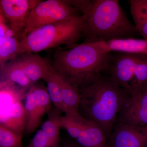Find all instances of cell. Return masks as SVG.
Returning a JSON list of instances; mask_svg holds the SVG:
<instances>
[{
    "label": "cell",
    "instance_id": "ac0fdd59",
    "mask_svg": "<svg viewBox=\"0 0 147 147\" xmlns=\"http://www.w3.org/2000/svg\"><path fill=\"white\" fill-rule=\"evenodd\" d=\"M43 80L46 82V89L54 107L65 114V110L59 77L57 74L55 72L52 66Z\"/></svg>",
    "mask_w": 147,
    "mask_h": 147
},
{
    "label": "cell",
    "instance_id": "3957f363",
    "mask_svg": "<svg viewBox=\"0 0 147 147\" xmlns=\"http://www.w3.org/2000/svg\"><path fill=\"white\" fill-rule=\"evenodd\" d=\"M80 92L79 114L97 125L108 140L129 94L110 79L100 76Z\"/></svg>",
    "mask_w": 147,
    "mask_h": 147
},
{
    "label": "cell",
    "instance_id": "9c48e42d",
    "mask_svg": "<svg viewBox=\"0 0 147 147\" xmlns=\"http://www.w3.org/2000/svg\"><path fill=\"white\" fill-rule=\"evenodd\" d=\"M37 0H1V15L8 21L11 29L20 38L26 27L28 17Z\"/></svg>",
    "mask_w": 147,
    "mask_h": 147
},
{
    "label": "cell",
    "instance_id": "44dd1931",
    "mask_svg": "<svg viewBox=\"0 0 147 147\" xmlns=\"http://www.w3.org/2000/svg\"><path fill=\"white\" fill-rule=\"evenodd\" d=\"M23 136L0 125V147H23Z\"/></svg>",
    "mask_w": 147,
    "mask_h": 147
},
{
    "label": "cell",
    "instance_id": "603a6c76",
    "mask_svg": "<svg viewBox=\"0 0 147 147\" xmlns=\"http://www.w3.org/2000/svg\"><path fill=\"white\" fill-rule=\"evenodd\" d=\"M60 147H82L74 141V142H66L61 146Z\"/></svg>",
    "mask_w": 147,
    "mask_h": 147
},
{
    "label": "cell",
    "instance_id": "2e32d148",
    "mask_svg": "<svg viewBox=\"0 0 147 147\" xmlns=\"http://www.w3.org/2000/svg\"><path fill=\"white\" fill-rule=\"evenodd\" d=\"M58 75L65 108V113L64 114L74 117H80L81 116L79 113L81 97L80 90L71 83L59 74Z\"/></svg>",
    "mask_w": 147,
    "mask_h": 147
},
{
    "label": "cell",
    "instance_id": "7a4b0ae2",
    "mask_svg": "<svg viewBox=\"0 0 147 147\" xmlns=\"http://www.w3.org/2000/svg\"><path fill=\"white\" fill-rule=\"evenodd\" d=\"M110 53L85 42L55 53L52 65L55 72L81 89L91 84L100 76V71L110 65Z\"/></svg>",
    "mask_w": 147,
    "mask_h": 147
},
{
    "label": "cell",
    "instance_id": "ba28073f",
    "mask_svg": "<svg viewBox=\"0 0 147 147\" xmlns=\"http://www.w3.org/2000/svg\"><path fill=\"white\" fill-rule=\"evenodd\" d=\"M117 122L130 126H147V85L129 94Z\"/></svg>",
    "mask_w": 147,
    "mask_h": 147
},
{
    "label": "cell",
    "instance_id": "5b68a950",
    "mask_svg": "<svg viewBox=\"0 0 147 147\" xmlns=\"http://www.w3.org/2000/svg\"><path fill=\"white\" fill-rule=\"evenodd\" d=\"M26 94V92L13 85L0 87V125L16 133L25 132L27 119L23 101Z\"/></svg>",
    "mask_w": 147,
    "mask_h": 147
},
{
    "label": "cell",
    "instance_id": "4fadbf2b",
    "mask_svg": "<svg viewBox=\"0 0 147 147\" xmlns=\"http://www.w3.org/2000/svg\"><path fill=\"white\" fill-rule=\"evenodd\" d=\"M106 52L128 53L147 56V40L134 38L92 42Z\"/></svg>",
    "mask_w": 147,
    "mask_h": 147
},
{
    "label": "cell",
    "instance_id": "d6986e66",
    "mask_svg": "<svg viewBox=\"0 0 147 147\" xmlns=\"http://www.w3.org/2000/svg\"><path fill=\"white\" fill-rule=\"evenodd\" d=\"M130 13L139 34L147 40V0H130Z\"/></svg>",
    "mask_w": 147,
    "mask_h": 147
},
{
    "label": "cell",
    "instance_id": "52a82bcc",
    "mask_svg": "<svg viewBox=\"0 0 147 147\" xmlns=\"http://www.w3.org/2000/svg\"><path fill=\"white\" fill-rule=\"evenodd\" d=\"M27 119L25 133L30 134L36 130L43 117L52 109V103L46 87L34 84L27 92L24 101Z\"/></svg>",
    "mask_w": 147,
    "mask_h": 147
},
{
    "label": "cell",
    "instance_id": "30bf717a",
    "mask_svg": "<svg viewBox=\"0 0 147 147\" xmlns=\"http://www.w3.org/2000/svg\"><path fill=\"white\" fill-rule=\"evenodd\" d=\"M108 147H147V126L116 122L108 139Z\"/></svg>",
    "mask_w": 147,
    "mask_h": 147
},
{
    "label": "cell",
    "instance_id": "8992f818",
    "mask_svg": "<svg viewBox=\"0 0 147 147\" xmlns=\"http://www.w3.org/2000/svg\"><path fill=\"white\" fill-rule=\"evenodd\" d=\"M79 11L71 4V1H41L30 13L20 38L45 25L79 16Z\"/></svg>",
    "mask_w": 147,
    "mask_h": 147
},
{
    "label": "cell",
    "instance_id": "5bb4252c",
    "mask_svg": "<svg viewBox=\"0 0 147 147\" xmlns=\"http://www.w3.org/2000/svg\"><path fill=\"white\" fill-rule=\"evenodd\" d=\"M18 57L25 73L33 84L44 79L52 67L45 59L33 53H25Z\"/></svg>",
    "mask_w": 147,
    "mask_h": 147
},
{
    "label": "cell",
    "instance_id": "277c9868",
    "mask_svg": "<svg viewBox=\"0 0 147 147\" xmlns=\"http://www.w3.org/2000/svg\"><path fill=\"white\" fill-rule=\"evenodd\" d=\"M84 16L45 25L19 39L21 55L35 53L62 45H71L83 34Z\"/></svg>",
    "mask_w": 147,
    "mask_h": 147
},
{
    "label": "cell",
    "instance_id": "7c38bea8",
    "mask_svg": "<svg viewBox=\"0 0 147 147\" xmlns=\"http://www.w3.org/2000/svg\"><path fill=\"white\" fill-rule=\"evenodd\" d=\"M0 67L21 55L19 39L0 15Z\"/></svg>",
    "mask_w": 147,
    "mask_h": 147
},
{
    "label": "cell",
    "instance_id": "8fae6325",
    "mask_svg": "<svg viewBox=\"0 0 147 147\" xmlns=\"http://www.w3.org/2000/svg\"><path fill=\"white\" fill-rule=\"evenodd\" d=\"M142 56L121 53L110 66V79L127 94L134 79L136 66Z\"/></svg>",
    "mask_w": 147,
    "mask_h": 147
},
{
    "label": "cell",
    "instance_id": "e0dca14e",
    "mask_svg": "<svg viewBox=\"0 0 147 147\" xmlns=\"http://www.w3.org/2000/svg\"><path fill=\"white\" fill-rule=\"evenodd\" d=\"M62 112L55 107L47 114V120L43 123L41 129L54 147H60V119Z\"/></svg>",
    "mask_w": 147,
    "mask_h": 147
},
{
    "label": "cell",
    "instance_id": "6da1fadb",
    "mask_svg": "<svg viewBox=\"0 0 147 147\" xmlns=\"http://www.w3.org/2000/svg\"><path fill=\"white\" fill-rule=\"evenodd\" d=\"M77 7L84 16L86 42L131 38L139 34L117 0L79 1Z\"/></svg>",
    "mask_w": 147,
    "mask_h": 147
},
{
    "label": "cell",
    "instance_id": "9a60e30c",
    "mask_svg": "<svg viewBox=\"0 0 147 147\" xmlns=\"http://www.w3.org/2000/svg\"><path fill=\"white\" fill-rule=\"evenodd\" d=\"M1 81L10 82L28 90L33 85L24 71L18 57L9 61L0 67Z\"/></svg>",
    "mask_w": 147,
    "mask_h": 147
},
{
    "label": "cell",
    "instance_id": "7402d4cb",
    "mask_svg": "<svg viewBox=\"0 0 147 147\" xmlns=\"http://www.w3.org/2000/svg\"><path fill=\"white\" fill-rule=\"evenodd\" d=\"M26 147H54L42 129H39L34 134Z\"/></svg>",
    "mask_w": 147,
    "mask_h": 147
},
{
    "label": "cell",
    "instance_id": "ffe728a7",
    "mask_svg": "<svg viewBox=\"0 0 147 147\" xmlns=\"http://www.w3.org/2000/svg\"><path fill=\"white\" fill-rule=\"evenodd\" d=\"M147 85V56L142 55L137 63L129 94L135 90Z\"/></svg>",
    "mask_w": 147,
    "mask_h": 147
}]
</instances>
